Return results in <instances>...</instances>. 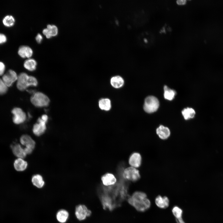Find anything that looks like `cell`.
<instances>
[{
    "label": "cell",
    "mask_w": 223,
    "mask_h": 223,
    "mask_svg": "<svg viewBox=\"0 0 223 223\" xmlns=\"http://www.w3.org/2000/svg\"><path fill=\"white\" fill-rule=\"evenodd\" d=\"M128 202L137 211L140 212L146 211L151 206V202L147 198L146 194L140 191L133 193L128 198Z\"/></svg>",
    "instance_id": "cell-1"
},
{
    "label": "cell",
    "mask_w": 223,
    "mask_h": 223,
    "mask_svg": "<svg viewBox=\"0 0 223 223\" xmlns=\"http://www.w3.org/2000/svg\"><path fill=\"white\" fill-rule=\"evenodd\" d=\"M38 84L36 78L27 73L22 72L18 76L16 87L20 91H24L30 86H36Z\"/></svg>",
    "instance_id": "cell-2"
},
{
    "label": "cell",
    "mask_w": 223,
    "mask_h": 223,
    "mask_svg": "<svg viewBox=\"0 0 223 223\" xmlns=\"http://www.w3.org/2000/svg\"><path fill=\"white\" fill-rule=\"evenodd\" d=\"M30 101L33 105L39 107L47 106L50 102L47 96L40 92L34 93L31 97Z\"/></svg>",
    "instance_id": "cell-3"
},
{
    "label": "cell",
    "mask_w": 223,
    "mask_h": 223,
    "mask_svg": "<svg viewBox=\"0 0 223 223\" xmlns=\"http://www.w3.org/2000/svg\"><path fill=\"white\" fill-rule=\"evenodd\" d=\"M159 106L158 99L153 96H149L145 99L143 105L144 111L148 113H152L156 111Z\"/></svg>",
    "instance_id": "cell-4"
},
{
    "label": "cell",
    "mask_w": 223,
    "mask_h": 223,
    "mask_svg": "<svg viewBox=\"0 0 223 223\" xmlns=\"http://www.w3.org/2000/svg\"><path fill=\"white\" fill-rule=\"evenodd\" d=\"M91 211L84 204H79L75 208V215L79 221L84 220L87 217L91 216Z\"/></svg>",
    "instance_id": "cell-5"
},
{
    "label": "cell",
    "mask_w": 223,
    "mask_h": 223,
    "mask_svg": "<svg viewBox=\"0 0 223 223\" xmlns=\"http://www.w3.org/2000/svg\"><path fill=\"white\" fill-rule=\"evenodd\" d=\"M123 176L126 180L133 182L138 181L140 177L139 171L132 167L125 168L124 171Z\"/></svg>",
    "instance_id": "cell-6"
},
{
    "label": "cell",
    "mask_w": 223,
    "mask_h": 223,
    "mask_svg": "<svg viewBox=\"0 0 223 223\" xmlns=\"http://www.w3.org/2000/svg\"><path fill=\"white\" fill-rule=\"evenodd\" d=\"M11 113L13 115V121L15 124H20L25 121L26 119V114L20 108H14L11 111Z\"/></svg>",
    "instance_id": "cell-7"
},
{
    "label": "cell",
    "mask_w": 223,
    "mask_h": 223,
    "mask_svg": "<svg viewBox=\"0 0 223 223\" xmlns=\"http://www.w3.org/2000/svg\"><path fill=\"white\" fill-rule=\"evenodd\" d=\"M154 41V36L151 32H144L139 36V42L142 46L144 47L151 46L153 44Z\"/></svg>",
    "instance_id": "cell-8"
},
{
    "label": "cell",
    "mask_w": 223,
    "mask_h": 223,
    "mask_svg": "<svg viewBox=\"0 0 223 223\" xmlns=\"http://www.w3.org/2000/svg\"><path fill=\"white\" fill-rule=\"evenodd\" d=\"M18 76L15 71L10 69L2 75V79L7 87H9L17 81Z\"/></svg>",
    "instance_id": "cell-9"
},
{
    "label": "cell",
    "mask_w": 223,
    "mask_h": 223,
    "mask_svg": "<svg viewBox=\"0 0 223 223\" xmlns=\"http://www.w3.org/2000/svg\"><path fill=\"white\" fill-rule=\"evenodd\" d=\"M37 121V122L33 126V131L35 135L39 136L45 133L46 129V123L42 120L40 117L38 119Z\"/></svg>",
    "instance_id": "cell-10"
},
{
    "label": "cell",
    "mask_w": 223,
    "mask_h": 223,
    "mask_svg": "<svg viewBox=\"0 0 223 223\" xmlns=\"http://www.w3.org/2000/svg\"><path fill=\"white\" fill-rule=\"evenodd\" d=\"M141 162V156L138 153H133L131 155L129 159V164L131 167L136 168L140 166Z\"/></svg>",
    "instance_id": "cell-11"
},
{
    "label": "cell",
    "mask_w": 223,
    "mask_h": 223,
    "mask_svg": "<svg viewBox=\"0 0 223 223\" xmlns=\"http://www.w3.org/2000/svg\"><path fill=\"white\" fill-rule=\"evenodd\" d=\"M155 202L158 207L160 208L164 209L167 208L169 206V200L166 196H162L158 195L155 198Z\"/></svg>",
    "instance_id": "cell-12"
},
{
    "label": "cell",
    "mask_w": 223,
    "mask_h": 223,
    "mask_svg": "<svg viewBox=\"0 0 223 223\" xmlns=\"http://www.w3.org/2000/svg\"><path fill=\"white\" fill-rule=\"evenodd\" d=\"M101 180L103 184L106 186L114 185L116 182V177L111 173H107L104 175L102 177Z\"/></svg>",
    "instance_id": "cell-13"
},
{
    "label": "cell",
    "mask_w": 223,
    "mask_h": 223,
    "mask_svg": "<svg viewBox=\"0 0 223 223\" xmlns=\"http://www.w3.org/2000/svg\"><path fill=\"white\" fill-rule=\"evenodd\" d=\"M18 53L22 58H27L29 59L32 56L33 51L30 47L27 46H23L19 47Z\"/></svg>",
    "instance_id": "cell-14"
},
{
    "label": "cell",
    "mask_w": 223,
    "mask_h": 223,
    "mask_svg": "<svg viewBox=\"0 0 223 223\" xmlns=\"http://www.w3.org/2000/svg\"><path fill=\"white\" fill-rule=\"evenodd\" d=\"M156 133L159 137L163 140L167 139L170 134V130L168 128L163 125H160L156 129Z\"/></svg>",
    "instance_id": "cell-15"
},
{
    "label": "cell",
    "mask_w": 223,
    "mask_h": 223,
    "mask_svg": "<svg viewBox=\"0 0 223 223\" xmlns=\"http://www.w3.org/2000/svg\"><path fill=\"white\" fill-rule=\"evenodd\" d=\"M12 150L13 154L18 158L24 159L26 156L24 148L19 144H16L13 145Z\"/></svg>",
    "instance_id": "cell-16"
},
{
    "label": "cell",
    "mask_w": 223,
    "mask_h": 223,
    "mask_svg": "<svg viewBox=\"0 0 223 223\" xmlns=\"http://www.w3.org/2000/svg\"><path fill=\"white\" fill-rule=\"evenodd\" d=\"M69 216L68 212L65 209H61L57 212L56 217L57 221L60 223H65Z\"/></svg>",
    "instance_id": "cell-17"
},
{
    "label": "cell",
    "mask_w": 223,
    "mask_h": 223,
    "mask_svg": "<svg viewBox=\"0 0 223 223\" xmlns=\"http://www.w3.org/2000/svg\"><path fill=\"white\" fill-rule=\"evenodd\" d=\"M28 166L27 162L23 159L18 158L14 163V166L15 169L18 171L25 170Z\"/></svg>",
    "instance_id": "cell-18"
},
{
    "label": "cell",
    "mask_w": 223,
    "mask_h": 223,
    "mask_svg": "<svg viewBox=\"0 0 223 223\" xmlns=\"http://www.w3.org/2000/svg\"><path fill=\"white\" fill-rule=\"evenodd\" d=\"M31 181L33 185L38 188H42L45 185V181L42 177L40 175L37 174L33 176Z\"/></svg>",
    "instance_id": "cell-19"
},
{
    "label": "cell",
    "mask_w": 223,
    "mask_h": 223,
    "mask_svg": "<svg viewBox=\"0 0 223 223\" xmlns=\"http://www.w3.org/2000/svg\"><path fill=\"white\" fill-rule=\"evenodd\" d=\"M110 83L112 86L115 88L118 89L124 85V81L123 79L119 76H116L111 78Z\"/></svg>",
    "instance_id": "cell-20"
},
{
    "label": "cell",
    "mask_w": 223,
    "mask_h": 223,
    "mask_svg": "<svg viewBox=\"0 0 223 223\" xmlns=\"http://www.w3.org/2000/svg\"><path fill=\"white\" fill-rule=\"evenodd\" d=\"M20 141L22 145L25 146H35V141L31 136L28 135L24 134L22 135L20 138Z\"/></svg>",
    "instance_id": "cell-21"
},
{
    "label": "cell",
    "mask_w": 223,
    "mask_h": 223,
    "mask_svg": "<svg viewBox=\"0 0 223 223\" xmlns=\"http://www.w3.org/2000/svg\"><path fill=\"white\" fill-rule=\"evenodd\" d=\"M98 106L101 109L108 111L111 108V101L107 98H102L99 101Z\"/></svg>",
    "instance_id": "cell-22"
},
{
    "label": "cell",
    "mask_w": 223,
    "mask_h": 223,
    "mask_svg": "<svg viewBox=\"0 0 223 223\" xmlns=\"http://www.w3.org/2000/svg\"><path fill=\"white\" fill-rule=\"evenodd\" d=\"M37 65V62L33 59H28L24 61V68L30 71H34L36 69Z\"/></svg>",
    "instance_id": "cell-23"
},
{
    "label": "cell",
    "mask_w": 223,
    "mask_h": 223,
    "mask_svg": "<svg viewBox=\"0 0 223 223\" xmlns=\"http://www.w3.org/2000/svg\"><path fill=\"white\" fill-rule=\"evenodd\" d=\"M181 112L186 120L193 118L195 114V112L194 110L191 108L189 107L184 108L182 111Z\"/></svg>",
    "instance_id": "cell-24"
},
{
    "label": "cell",
    "mask_w": 223,
    "mask_h": 223,
    "mask_svg": "<svg viewBox=\"0 0 223 223\" xmlns=\"http://www.w3.org/2000/svg\"><path fill=\"white\" fill-rule=\"evenodd\" d=\"M164 96L165 99L171 101L174 98L176 94L175 91L170 89L166 85L164 86Z\"/></svg>",
    "instance_id": "cell-25"
},
{
    "label": "cell",
    "mask_w": 223,
    "mask_h": 223,
    "mask_svg": "<svg viewBox=\"0 0 223 223\" xmlns=\"http://www.w3.org/2000/svg\"><path fill=\"white\" fill-rule=\"evenodd\" d=\"M15 22V20L14 17L11 15H7L2 20L3 24L7 27H12L14 25Z\"/></svg>",
    "instance_id": "cell-26"
},
{
    "label": "cell",
    "mask_w": 223,
    "mask_h": 223,
    "mask_svg": "<svg viewBox=\"0 0 223 223\" xmlns=\"http://www.w3.org/2000/svg\"><path fill=\"white\" fill-rule=\"evenodd\" d=\"M172 211L176 219L182 217L183 211L179 207L177 206H174L172 209Z\"/></svg>",
    "instance_id": "cell-27"
},
{
    "label": "cell",
    "mask_w": 223,
    "mask_h": 223,
    "mask_svg": "<svg viewBox=\"0 0 223 223\" xmlns=\"http://www.w3.org/2000/svg\"><path fill=\"white\" fill-rule=\"evenodd\" d=\"M47 28L49 29L52 37L55 36L57 35L58 29L55 25L48 24L47 26Z\"/></svg>",
    "instance_id": "cell-28"
},
{
    "label": "cell",
    "mask_w": 223,
    "mask_h": 223,
    "mask_svg": "<svg viewBox=\"0 0 223 223\" xmlns=\"http://www.w3.org/2000/svg\"><path fill=\"white\" fill-rule=\"evenodd\" d=\"M7 86L6 85L2 79L0 78V95L5 94L7 91Z\"/></svg>",
    "instance_id": "cell-29"
},
{
    "label": "cell",
    "mask_w": 223,
    "mask_h": 223,
    "mask_svg": "<svg viewBox=\"0 0 223 223\" xmlns=\"http://www.w3.org/2000/svg\"><path fill=\"white\" fill-rule=\"evenodd\" d=\"M34 148L35 147L33 146H26L24 148L26 154L28 155L32 153Z\"/></svg>",
    "instance_id": "cell-30"
},
{
    "label": "cell",
    "mask_w": 223,
    "mask_h": 223,
    "mask_svg": "<svg viewBox=\"0 0 223 223\" xmlns=\"http://www.w3.org/2000/svg\"><path fill=\"white\" fill-rule=\"evenodd\" d=\"M5 64L2 62L0 61V76L3 75L5 70Z\"/></svg>",
    "instance_id": "cell-31"
},
{
    "label": "cell",
    "mask_w": 223,
    "mask_h": 223,
    "mask_svg": "<svg viewBox=\"0 0 223 223\" xmlns=\"http://www.w3.org/2000/svg\"><path fill=\"white\" fill-rule=\"evenodd\" d=\"M7 41V37L3 34L0 33V44L6 42Z\"/></svg>",
    "instance_id": "cell-32"
},
{
    "label": "cell",
    "mask_w": 223,
    "mask_h": 223,
    "mask_svg": "<svg viewBox=\"0 0 223 223\" xmlns=\"http://www.w3.org/2000/svg\"><path fill=\"white\" fill-rule=\"evenodd\" d=\"M43 34L45 35L47 38H50L52 37V36L49 32V31L47 28L44 29L42 31Z\"/></svg>",
    "instance_id": "cell-33"
},
{
    "label": "cell",
    "mask_w": 223,
    "mask_h": 223,
    "mask_svg": "<svg viewBox=\"0 0 223 223\" xmlns=\"http://www.w3.org/2000/svg\"><path fill=\"white\" fill-rule=\"evenodd\" d=\"M35 39L37 43H40L43 39L42 36L40 33H38L35 37Z\"/></svg>",
    "instance_id": "cell-34"
},
{
    "label": "cell",
    "mask_w": 223,
    "mask_h": 223,
    "mask_svg": "<svg viewBox=\"0 0 223 223\" xmlns=\"http://www.w3.org/2000/svg\"><path fill=\"white\" fill-rule=\"evenodd\" d=\"M41 119L47 123L48 120V117L46 115H43L41 117Z\"/></svg>",
    "instance_id": "cell-35"
},
{
    "label": "cell",
    "mask_w": 223,
    "mask_h": 223,
    "mask_svg": "<svg viewBox=\"0 0 223 223\" xmlns=\"http://www.w3.org/2000/svg\"><path fill=\"white\" fill-rule=\"evenodd\" d=\"M176 221L177 223H186L183 219L182 217L176 219Z\"/></svg>",
    "instance_id": "cell-36"
}]
</instances>
